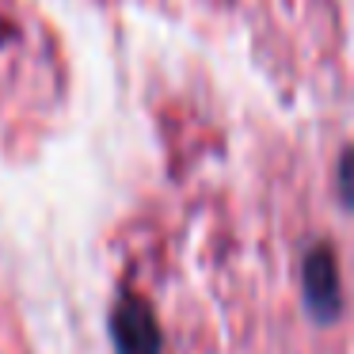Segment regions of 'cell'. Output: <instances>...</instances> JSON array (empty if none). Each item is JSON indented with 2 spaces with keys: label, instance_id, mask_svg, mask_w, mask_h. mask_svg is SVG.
<instances>
[{
  "label": "cell",
  "instance_id": "obj_2",
  "mask_svg": "<svg viewBox=\"0 0 354 354\" xmlns=\"http://www.w3.org/2000/svg\"><path fill=\"white\" fill-rule=\"evenodd\" d=\"M301 282H305V301L313 305L316 316H335L339 313V267L335 255L328 248H313L305 259V270H301Z\"/></svg>",
  "mask_w": 354,
  "mask_h": 354
},
{
  "label": "cell",
  "instance_id": "obj_1",
  "mask_svg": "<svg viewBox=\"0 0 354 354\" xmlns=\"http://www.w3.org/2000/svg\"><path fill=\"white\" fill-rule=\"evenodd\" d=\"M107 331H111L115 354H160V346H164L153 305L145 297H138V293H118Z\"/></svg>",
  "mask_w": 354,
  "mask_h": 354
},
{
  "label": "cell",
  "instance_id": "obj_3",
  "mask_svg": "<svg viewBox=\"0 0 354 354\" xmlns=\"http://www.w3.org/2000/svg\"><path fill=\"white\" fill-rule=\"evenodd\" d=\"M339 191H343L346 206H354V153L343 156V168H339Z\"/></svg>",
  "mask_w": 354,
  "mask_h": 354
}]
</instances>
